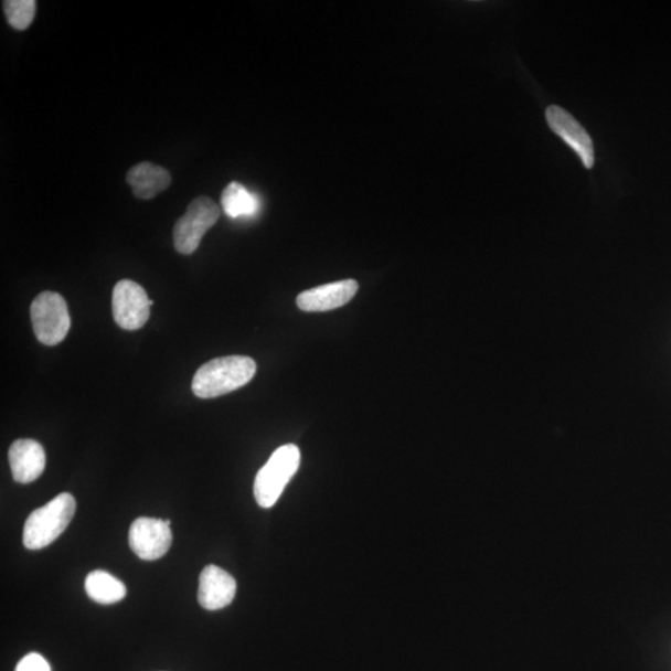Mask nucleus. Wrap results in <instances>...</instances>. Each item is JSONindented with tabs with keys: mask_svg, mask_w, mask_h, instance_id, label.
<instances>
[{
	"mask_svg": "<svg viewBox=\"0 0 671 671\" xmlns=\"http://www.w3.org/2000/svg\"><path fill=\"white\" fill-rule=\"evenodd\" d=\"M3 7L9 24L17 31H25L33 23L36 12L34 0H7Z\"/></svg>",
	"mask_w": 671,
	"mask_h": 671,
	"instance_id": "obj_15",
	"label": "nucleus"
},
{
	"mask_svg": "<svg viewBox=\"0 0 671 671\" xmlns=\"http://www.w3.org/2000/svg\"><path fill=\"white\" fill-rule=\"evenodd\" d=\"M126 180L138 199L152 200L171 185L172 177L163 167L142 162L127 172Z\"/></svg>",
	"mask_w": 671,
	"mask_h": 671,
	"instance_id": "obj_12",
	"label": "nucleus"
},
{
	"mask_svg": "<svg viewBox=\"0 0 671 671\" xmlns=\"http://www.w3.org/2000/svg\"><path fill=\"white\" fill-rule=\"evenodd\" d=\"M88 597L100 605H114L126 597L127 589L120 579L106 571H94L85 581Z\"/></svg>",
	"mask_w": 671,
	"mask_h": 671,
	"instance_id": "obj_13",
	"label": "nucleus"
},
{
	"mask_svg": "<svg viewBox=\"0 0 671 671\" xmlns=\"http://www.w3.org/2000/svg\"><path fill=\"white\" fill-rule=\"evenodd\" d=\"M15 671H52V668L43 656L31 653L19 661Z\"/></svg>",
	"mask_w": 671,
	"mask_h": 671,
	"instance_id": "obj_16",
	"label": "nucleus"
},
{
	"mask_svg": "<svg viewBox=\"0 0 671 671\" xmlns=\"http://www.w3.org/2000/svg\"><path fill=\"white\" fill-rule=\"evenodd\" d=\"M220 216V205L210 196L202 195L195 199L174 224L173 242L177 252L191 255L199 249L204 234L219 222Z\"/></svg>",
	"mask_w": 671,
	"mask_h": 671,
	"instance_id": "obj_5",
	"label": "nucleus"
},
{
	"mask_svg": "<svg viewBox=\"0 0 671 671\" xmlns=\"http://www.w3.org/2000/svg\"><path fill=\"white\" fill-rule=\"evenodd\" d=\"M301 452L295 444H286L259 470L254 481V497L260 508L270 509L299 470Z\"/></svg>",
	"mask_w": 671,
	"mask_h": 671,
	"instance_id": "obj_3",
	"label": "nucleus"
},
{
	"mask_svg": "<svg viewBox=\"0 0 671 671\" xmlns=\"http://www.w3.org/2000/svg\"><path fill=\"white\" fill-rule=\"evenodd\" d=\"M31 316L36 339L46 347H56L71 330V313L61 294L45 291L38 295L32 303Z\"/></svg>",
	"mask_w": 671,
	"mask_h": 671,
	"instance_id": "obj_4",
	"label": "nucleus"
},
{
	"mask_svg": "<svg viewBox=\"0 0 671 671\" xmlns=\"http://www.w3.org/2000/svg\"><path fill=\"white\" fill-rule=\"evenodd\" d=\"M171 526L164 520L140 518L134 521L130 529V546L135 554L145 561L163 557L172 545Z\"/></svg>",
	"mask_w": 671,
	"mask_h": 671,
	"instance_id": "obj_7",
	"label": "nucleus"
},
{
	"mask_svg": "<svg viewBox=\"0 0 671 671\" xmlns=\"http://www.w3.org/2000/svg\"><path fill=\"white\" fill-rule=\"evenodd\" d=\"M358 291L356 280L336 281L301 292L296 303L305 312H326L342 308L356 296Z\"/></svg>",
	"mask_w": 671,
	"mask_h": 671,
	"instance_id": "obj_9",
	"label": "nucleus"
},
{
	"mask_svg": "<svg viewBox=\"0 0 671 671\" xmlns=\"http://www.w3.org/2000/svg\"><path fill=\"white\" fill-rule=\"evenodd\" d=\"M256 363L248 356L214 359L196 371L192 390L196 397L211 400L224 396L248 384L255 376Z\"/></svg>",
	"mask_w": 671,
	"mask_h": 671,
	"instance_id": "obj_1",
	"label": "nucleus"
},
{
	"mask_svg": "<svg viewBox=\"0 0 671 671\" xmlns=\"http://www.w3.org/2000/svg\"><path fill=\"white\" fill-rule=\"evenodd\" d=\"M75 511L76 501L68 492L61 493L46 505L33 511L24 525V546L42 550L53 544L71 524Z\"/></svg>",
	"mask_w": 671,
	"mask_h": 671,
	"instance_id": "obj_2",
	"label": "nucleus"
},
{
	"mask_svg": "<svg viewBox=\"0 0 671 671\" xmlns=\"http://www.w3.org/2000/svg\"><path fill=\"white\" fill-rule=\"evenodd\" d=\"M9 464L19 483L35 481L45 470L46 456L42 444L33 439H19L9 449Z\"/></svg>",
	"mask_w": 671,
	"mask_h": 671,
	"instance_id": "obj_11",
	"label": "nucleus"
},
{
	"mask_svg": "<svg viewBox=\"0 0 671 671\" xmlns=\"http://www.w3.org/2000/svg\"><path fill=\"white\" fill-rule=\"evenodd\" d=\"M153 301L141 285L132 280H121L115 285L113 294L114 319L121 329L140 330L150 319Z\"/></svg>",
	"mask_w": 671,
	"mask_h": 671,
	"instance_id": "obj_6",
	"label": "nucleus"
},
{
	"mask_svg": "<svg viewBox=\"0 0 671 671\" xmlns=\"http://www.w3.org/2000/svg\"><path fill=\"white\" fill-rule=\"evenodd\" d=\"M546 120L552 132L556 134L579 157L582 164L590 170L595 164V147L586 128L574 116L556 105L546 110Z\"/></svg>",
	"mask_w": 671,
	"mask_h": 671,
	"instance_id": "obj_8",
	"label": "nucleus"
},
{
	"mask_svg": "<svg viewBox=\"0 0 671 671\" xmlns=\"http://www.w3.org/2000/svg\"><path fill=\"white\" fill-rule=\"evenodd\" d=\"M222 210L231 219L252 216L259 210V201L245 187L238 182H232L222 194Z\"/></svg>",
	"mask_w": 671,
	"mask_h": 671,
	"instance_id": "obj_14",
	"label": "nucleus"
},
{
	"mask_svg": "<svg viewBox=\"0 0 671 671\" xmlns=\"http://www.w3.org/2000/svg\"><path fill=\"white\" fill-rule=\"evenodd\" d=\"M236 582L219 566H206L200 577L199 601L206 610L228 607L235 598Z\"/></svg>",
	"mask_w": 671,
	"mask_h": 671,
	"instance_id": "obj_10",
	"label": "nucleus"
}]
</instances>
